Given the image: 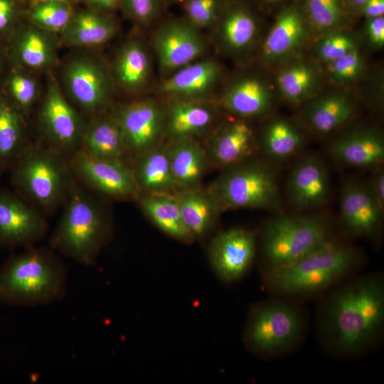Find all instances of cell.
<instances>
[{"instance_id": "obj_1", "label": "cell", "mask_w": 384, "mask_h": 384, "mask_svg": "<svg viewBox=\"0 0 384 384\" xmlns=\"http://www.w3.org/2000/svg\"><path fill=\"white\" fill-rule=\"evenodd\" d=\"M329 290L316 315V330L324 348L342 358L358 357L374 349L384 331L381 274L352 277Z\"/></svg>"}, {"instance_id": "obj_2", "label": "cell", "mask_w": 384, "mask_h": 384, "mask_svg": "<svg viewBox=\"0 0 384 384\" xmlns=\"http://www.w3.org/2000/svg\"><path fill=\"white\" fill-rule=\"evenodd\" d=\"M67 267L51 247H26L0 267V302L14 307L44 306L66 295Z\"/></svg>"}, {"instance_id": "obj_3", "label": "cell", "mask_w": 384, "mask_h": 384, "mask_svg": "<svg viewBox=\"0 0 384 384\" xmlns=\"http://www.w3.org/2000/svg\"><path fill=\"white\" fill-rule=\"evenodd\" d=\"M353 247L335 239L298 261L264 274L267 289L284 298L308 296L329 290L361 264Z\"/></svg>"}, {"instance_id": "obj_4", "label": "cell", "mask_w": 384, "mask_h": 384, "mask_svg": "<svg viewBox=\"0 0 384 384\" xmlns=\"http://www.w3.org/2000/svg\"><path fill=\"white\" fill-rule=\"evenodd\" d=\"M65 203L50 247L80 264L92 265L109 234L105 215L97 203L75 183Z\"/></svg>"}, {"instance_id": "obj_5", "label": "cell", "mask_w": 384, "mask_h": 384, "mask_svg": "<svg viewBox=\"0 0 384 384\" xmlns=\"http://www.w3.org/2000/svg\"><path fill=\"white\" fill-rule=\"evenodd\" d=\"M263 274L288 266L334 239L328 221L315 215H278L262 230Z\"/></svg>"}, {"instance_id": "obj_6", "label": "cell", "mask_w": 384, "mask_h": 384, "mask_svg": "<svg viewBox=\"0 0 384 384\" xmlns=\"http://www.w3.org/2000/svg\"><path fill=\"white\" fill-rule=\"evenodd\" d=\"M306 328V319L302 308L284 297H276L252 309L244 342L256 356L273 358L297 347Z\"/></svg>"}, {"instance_id": "obj_7", "label": "cell", "mask_w": 384, "mask_h": 384, "mask_svg": "<svg viewBox=\"0 0 384 384\" xmlns=\"http://www.w3.org/2000/svg\"><path fill=\"white\" fill-rule=\"evenodd\" d=\"M13 164L16 187L45 208L65 202L75 183L69 163L63 154L50 147L27 144Z\"/></svg>"}, {"instance_id": "obj_8", "label": "cell", "mask_w": 384, "mask_h": 384, "mask_svg": "<svg viewBox=\"0 0 384 384\" xmlns=\"http://www.w3.org/2000/svg\"><path fill=\"white\" fill-rule=\"evenodd\" d=\"M220 210L260 208L279 211L276 173L266 164L246 160L227 168L210 192Z\"/></svg>"}, {"instance_id": "obj_9", "label": "cell", "mask_w": 384, "mask_h": 384, "mask_svg": "<svg viewBox=\"0 0 384 384\" xmlns=\"http://www.w3.org/2000/svg\"><path fill=\"white\" fill-rule=\"evenodd\" d=\"M63 80L73 101L88 113L100 111L110 99L112 75L97 57L89 55L73 57L63 69Z\"/></svg>"}, {"instance_id": "obj_10", "label": "cell", "mask_w": 384, "mask_h": 384, "mask_svg": "<svg viewBox=\"0 0 384 384\" xmlns=\"http://www.w3.org/2000/svg\"><path fill=\"white\" fill-rule=\"evenodd\" d=\"M200 31L185 17L169 18L159 26L152 45L163 73L169 75L203 56L206 43Z\"/></svg>"}, {"instance_id": "obj_11", "label": "cell", "mask_w": 384, "mask_h": 384, "mask_svg": "<svg viewBox=\"0 0 384 384\" xmlns=\"http://www.w3.org/2000/svg\"><path fill=\"white\" fill-rule=\"evenodd\" d=\"M38 121L50 148L63 155L78 149L86 126L55 82L48 85Z\"/></svg>"}, {"instance_id": "obj_12", "label": "cell", "mask_w": 384, "mask_h": 384, "mask_svg": "<svg viewBox=\"0 0 384 384\" xmlns=\"http://www.w3.org/2000/svg\"><path fill=\"white\" fill-rule=\"evenodd\" d=\"M311 30L300 1L286 6L277 15L260 47V60L279 67L297 56Z\"/></svg>"}, {"instance_id": "obj_13", "label": "cell", "mask_w": 384, "mask_h": 384, "mask_svg": "<svg viewBox=\"0 0 384 384\" xmlns=\"http://www.w3.org/2000/svg\"><path fill=\"white\" fill-rule=\"evenodd\" d=\"M215 29L219 49L226 55L240 58L250 53L260 35V20L247 0H223Z\"/></svg>"}, {"instance_id": "obj_14", "label": "cell", "mask_w": 384, "mask_h": 384, "mask_svg": "<svg viewBox=\"0 0 384 384\" xmlns=\"http://www.w3.org/2000/svg\"><path fill=\"white\" fill-rule=\"evenodd\" d=\"M383 214L368 182L354 178L343 181L340 193V218L347 235L376 238L381 230Z\"/></svg>"}, {"instance_id": "obj_15", "label": "cell", "mask_w": 384, "mask_h": 384, "mask_svg": "<svg viewBox=\"0 0 384 384\" xmlns=\"http://www.w3.org/2000/svg\"><path fill=\"white\" fill-rule=\"evenodd\" d=\"M321 90L301 106L298 122L304 129L318 136L338 132L358 112L356 97L344 87Z\"/></svg>"}, {"instance_id": "obj_16", "label": "cell", "mask_w": 384, "mask_h": 384, "mask_svg": "<svg viewBox=\"0 0 384 384\" xmlns=\"http://www.w3.org/2000/svg\"><path fill=\"white\" fill-rule=\"evenodd\" d=\"M43 216L18 196L0 191V247H30L43 239Z\"/></svg>"}, {"instance_id": "obj_17", "label": "cell", "mask_w": 384, "mask_h": 384, "mask_svg": "<svg viewBox=\"0 0 384 384\" xmlns=\"http://www.w3.org/2000/svg\"><path fill=\"white\" fill-rule=\"evenodd\" d=\"M68 163L73 174L100 193L125 198L138 191L134 173L122 160L98 158L77 150Z\"/></svg>"}, {"instance_id": "obj_18", "label": "cell", "mask_w": 384, "mask_h": 384, "mask_svg": "<svg viewBox=\"0 0 384 384\" xmlns=\"http://www.w3.org/2000/svg\"><path fill=\"white\" fill-rule=\"evenodd\" d=\"M114 116L120 127L127 150L139 154L154 147L166 126V112L151 99L124 105Z\"/></svg>"}, {"instance_id": "obj_19", "label": "cell", "mask_w": 384, "mask_h": 384, "mask_svg": "<svg viewBox=\"0 0 384 384\" xmlns=\"http://www.w3.org/2000/svg\"><path fill=\"white\" fill-rule=\"evenodd\" d=\"M276 89L263 75L254 73L239 75L225 87L220 104L228 112L242 119L270 114L275 105Z\"/></svg>"}, {"instance_id": "obj_20", "label": "cell", "mask_w": 384, "mask_h": 384, "mask_svg": "<svg viewBox=\"0 0 384 384\" xmlns=\"http://www.w3.org/2000/svg\"><path fill=\"white\" fill-rule=\"evenodd\" d=\"M256 253L253 232L233 228L218 234L211 241L208 256L212 267L222 280L240 279L251 267Z\"/></svg>"}, {"instance_id": "obj_21", "label": "cell", "mask_w": 384, "mask_h": 384, "mask_svg": "<svg viewBox=\"0 0 384 384\" xmlns=\"http://www.w3.org/2000/svg\"><path fill=\"white\" fill-rule=\"evenodd\" d=\"M338 163L351 167L376 168L384 160V136L372 125L351 127L335 136L328 146Z\"/></svg>"}, {"instance_id": "obj_22", "label": "cell", "mask_w": 384, "mask_h": 384, "mask_svg": "<svg viewBox=\"0 0 384 384\" xmlns=\"http://www.w3.org/2000/svg\"><path fill=\"white\" fill-rule=\"evenodd\" d=\"M329 194V175L324 161L314 155L299 159L287 180L290 206L302 210L317 208L327 201Z\"/></svg>"}, {"instance_id": "obj_23", "label": "cell", "mask_w": 384, "mask_h": 384, "mask_svg": "<svg viewBox=\"0 0 384 384\" xmlns=\"http://www.w3.org/2000/svg\"><path fill=\"white\" fill-rule=\"evenodd\" d=\"M11 65L26 70H46L57 61L56 43L52 33L33 24L19 25L6 41Z\"/></svg>"}, {"instance_id": "obj_24", "label": "cell", "mask_w": 384, "mask_h": 384, "mask_svg": "<svg viewBox=\"0 0 384 384\" xmlns=\"http://www.w3.org/2000/svg\"><path fill=\"white\" fill-rule=\"evenodd\" d=\"M221 75L218 62L198 60L170 74L160 84L158 91L172 101H199L216 88Z\"/></svg>"}, {"instance_id": "obj_25", "label": "cell", "mask_w": 384, "mask_h": 384, "mask_svg": "<svg viewBox=\"0 0 384 384\" xmlns=\"http://www.w3.org/2000/svg\"><path fill=\"white\" fill-rule=\"evenodd\" d=\"M277 68L276 91L290 105L301 107L322 90L324 73L313 60L296 56Z\"/></svg>"}, {"instance_id": "obj_26", "label": "cell", "mask_w": 384, "mask_h": 384, "mask_svg": "<svg viewBox=\"0 0 384 384\" xmlns=\"http://www.w3.org/2000/svg\"><path fill=\"white\" fill-rule=\"evenodd\" d=\"M254 130L247 119L237 117L223 124L210 143V154L220 167L229 168L253 154L256 143Z\"/></svg>"}, {"instance_id": "obj_27", "label": "cell", "mask_w": 384, "mask_h": 384, "mask_svg": "<svg viewBox=\"0 0 384 384\" xmlns=\"http://www.w3.org/2000/svg\"><path fill=\"white\" fill-rule=\"evenodd\" d=\"M151 75V60L145 44L138 39L125 41L114 58L112 77L117 85L129 93L142 90Z\"/></svg>"}, {"instance_id": "obj_28", "label": "cell", "mask_w": 384, "mask_h": 384, "mask_svg": "<svg viewBox=\"0 0 384 384\" xmlns=\"http://www.w3.org/2000/svg\"><path fill=\"white\" fill-rule=\"evenodd\" d=\"M304 129L297 120L272 117L260 129L258 146L268 160L284 161L295 155L304 146Z\"/></svg>"}, {"instance_id": "obj_29", "label": "cell", "mask_w": 384, "mask_h": 384, "mask_svg": "<svg viewBox=\"0 0 384 384\" xmlns=\"http://www.w3.org/2000/svg\"><path fill=\"white\" fill-rule=\"evenodd\" d=\"M117 32V24L110 13L87 8L74 11L62 34L66 45L95 47L108 42Z\"/></svg>"}, {"instance_id": "obj_30", "label": "cell", "mask_w": 384, "mask_h": 384, "mask_svg": "<svg viewBox=\"0 0 384 384\" xmlns=\"http://www.w3.org/2000/svg\"><path fill=\"white\" fill-rule=\"evenodd\" d=\"M78 150L89 155L122 160L127 148L114 116H103L86 127Z\"/></svg>"}, {"instance_id": "obj_31", "label": "cell", "mask_w": 384, "mask_h": 384, "mask_svg": "<svg viewBox=\"0 0 384 384\" xmlns=\"http://www.w3.org/2000/svg\"><path fill=\"white\" fill-rule=\"evenodd\" d=\"M166 114V126L176 140L191 139L209 127L214 112L199 101H172Z\"/></svg>"}, {"instance_id": "obj_32", "label": "cell", "mask_w": 384, "mask_h": 384, "mask_svg": "<svg viewBox=\"0 0 384 384\" xmlns=\"http://www.w3.org/2000/svg\"><path fill=\"white\" fill-rule=\"evenodd\" d=\"M134 178L138 188L148 193H168L179 186L174 176L168 150L152 147L142 154Z\"/></svg>"}, {"instance_id": "obj_33", "label": "cell", "mask_w": 384, "mask_h": 384, "mask_svg": "<svg viewBox=\"0 0 384 384\" xmlns=\"http://www.w3.org/2000/svg\"><path fill=\"white\" fill-rule=\"evenodd\" d=\"M139 204L145 215L164 233L183 242L194 238L184 225L175 196L168 193H147Z\"/></svg>"}, {"instance_id": "obj_34", "label": "cell", "mask_w": 384, "mask_h": 384, "mask_svg": "<svg viewBox=\"0 0 384 384\" xmlns=\"http://www.w3.org/2000/svg\"><path fill=\"white\" fill-rule=\"evenodd\" d=\"M175 198L183 222L193 238L206 234L220 211L211 193L183 188Z\"/></svg>"}, {"instance_id": "obj_35", "label": "cell", "mask_w": 384, "mask_h": 384, "mask_svg": "<svg viewBox=\"0 0 384 384\" xmlns=\"http://www.w3.org/2000/svg\"><path fill=\"white\" fill-rule=\"evenodd\" d=\"M25 114L0 90V165L14 162L27 145Z\"/></svg>"}, {"instance_id": "obj_36", "label": "cell", "mask_w": 384, "mask_h": 384, "mask_svg": "<svg viewBox=\"0 0 384 384\" xmlns=\"http://www.w3.org/2000/svg\"><path fill=\"white\" fill-rule=\"evenodd\" d=\"M168 151L179 187L192 188L201 180L206 169V157L203 149L191 139H186L176 140Z\"/></svg>"}, {"instance_id": "obj_37", "label": "cell", "mask_w": 384, "mask_h": 384, "mask_svg": "<svg viewBox=\"0 0 384 384\" xmlns=\"http://www.w3.org/2000/svg\"><path fill=\"white\" fill-rule=\"evenodd\" d=\"M311 30L321 35L346 28L351 12L344 0H300Z\"/></svg>"}, {"instance_id": "obj_38", "label": "cell", "mask_w": 384, "mask_h": 384, "mask_svg": "<svg viewBox=\"0 0 384 384\" xmlns=\"http://www.w3.org/2000/svg\"><path fill=\"white\" fill-rule=\"evenodd\" d=\"M1 80V90L26 114L35 104L39 88L36 80L24 69L11 65Z\"/></svg>"}, {"instance_id": "obj_39", "label": "cell", "mask_w": 384, "mask_h": 384, "mask_svg": "<svg viewBox=\"0 0 384 384\" xmlns=\"http://www.w3.org/2000/svg\"><path fill=\"white\" fill-rule=\"evenodd\" d=\"M71 1L46 0L30 5L27 17L30 23L49 33L63 32L70 22L74 11Z\"/></svg>"}, {"instance_id": "obj_40", "label": "cell", "mask_w": 384, "mask_h": 384, "mask_svg": "<svg viewBox=\"0 0 384 384\" xmlns=\"http://www.w3.org/2000/svg\"><path fill=\"white\" fill-rule=\"evenodd\" d=\"M360 44L357 33L343 28L321 35L314 43L312 52L316 60L325 65L360 48Z\"/></svg>"}, {"instance_id": "obj_41", "label": "cell", "mask_w": 384, "mask_h": 384, "mask_svg": "<svg viewBox=\"0 0 384 384\" xmlns=\"http://www.w3.org/2000/svg\"><path fill=\"white\" fill-rule=\"evenodd\" d=\"M366 70L364 55L358 48L325 64L324 73L336 87H345L361 80Z\"/></svg>"}, {"instance_id": "obj_42", "label": "cell", "mask_w": 384, "mask_h": 384, "mask_svg": "<svg viewBox=\"0 0 384 384\" xmlns=\"http://www.w3.org/2000/svg\"><path fill=\"white\" fill-rule=\"evenodd\" d=\"M223 0H182L185 18L198 29L214 28Z\"/></svg>"}, {"instance_id": "obj_43", "label": "cell", "mask_w": 384, "mask_h": 384, "mask_svg": "<svg viewBox=\"0 0 384 384\" xmlns=\"http://www.w3.org/2000/svg\"><path fill=\"white\" fill-rule=\"evenodd\" d=\"M166 6L165 0H121L119 8L132 21L147 26L160 17Z\"/></svg>"}, {"instance_id": "obj_44", "label": "cell", "mask_w": 384, "mask_h": 384, "mask_svg": "<svg viewBox=\"0 0 384 384\" xmlns=\"http://www.w3.org/2000/svg\"><path fill=\"white\" fill-rule=\"evenodd\" d=\"M21 0H0V41H6L20 25Z\"/></svg>"}, {"instance_id": "obj_45", "label": "cell", "mask_w": 384, "mask_h": 384, "mask_svg": "<svg viewBox=\"0 0 384 384\" xmlns=\"http://www.w3.org/2000/svg\"><path fill=\"white\" fill-rule=\"evenodd\" d=\"M364 35L367 43L373 48L384 45V16L366 18Z\"/></svg>"}, {"instance_id": "obj_46", "label": "cell", "mask_w": 384, "mask_h": 384, "mask_svg": "<svg viewBox=\"0 0 384 384\" xmlns=\"http://www.w3.org/2000/svg\"><path fill=\"white\" fill-rule=\"evenodd\" d=\"M375 169L368 183L376 201L384 210V169L381 165Z\"/></svg>"}, {"instance_id": "obj_47", "label": "cell", "mask_w": 384, "mask_h": 384, "mask_svg": "<svg viewBox=\"0 0 384 384\" xmlns=\"http://www.w3.org/2000/svg\"><path fill=\"white\" fill-rule=\"evenodd\" d=\"M355 14L361 15L366 18L384 16V0H368Z\"/></svg>"}, {"instance_id": "obj_48", "label": "cell", "mask_w": 384, "mask_h": 384, "mask_svg": "<svg viewBox=\"0 0 384 384\" xmlns=\"http://www.w3.org/2000/svg\"><path fill=\"white\" fill-rule=\"evenodd\" d=\"M90 9L111 13L119 8L121 0H82Z\"/></svg>"}, {"instance_id": "obj_49", "label": "cell", "mask_w": 384, "mask_h": 384, "mask_svg": "<svg viewBox=\"0 0 384 384\" xmlns=\"http://www.w3.org/2000/svg\"><path fill=\"white\" fill-rule=\"evenodd\" d=\"M368 0H344L345 4L351 14L356 13L357 9Z\"/></svg>"}, {"instance_id": "obj_50", "label": "cell", "mask_w": 384, "mask_h": 384, "mask_svg": "<svg viewBox=\"0 0 384 384\" xmlns=\"http://www.w3.org/2000/svg\"><path fill=\"white\" fill-rule=\"evenodd\" d=\"M8 62V58L5 50V47L0 43V82L5 72V65Z\"/></svg>"}, {"instance_id": "obj_51", "label": "cell", "mask_w": 384, "mask_h": 384, "mask_svg": "<svg viewBox=\"0 0 384 384\" xmlns=\"http://www.w3.org/2000/svg\"><path fill=\"white\" fill-rule=\"evenodd\" d=\"M260 1L266 5L275 6V5H279L288 0H260Z\"/></svg>"}, {"instance_id": "obj_52", "label": "cell", "mask_w": 384, "mask_h": 384, "mask_svg": "<svg viewBox=\"0 0 384 384\" xmlns=\"http://www.w3.org/2000/svg\"><path fill=\"white\" fill-rule=\"evenodd\" d=\"M166 1V5L167 6H169L170 4H173V3H175L178 1H182V0H165Z\"/></svg>"}, {"instance_id": "obj_53", "label": "cell", "mask_w": 384, "mask_h": 384, "mask_svg": "<svg viewBox=\"0 0 384 384\" xmlns=\"http://www.w3.org/2000/svg\"><path fill=\"white\" fill-rule=\"evenodd\" d=\"M30 1V3L31 2V4H34L36 2H38V1H46V0H28ZM67 1H71V0H67Z\"/></svg>"}, {"instance_id": "obj_54", "label": "cell", "mask_w": 384, "mask_h": 384, "mask_svg": "<svg viewBox=\"0 0 384 384\" xmlns=\"http://www.w3.org/2000/svg\"><path fill=\"white\" fill-rule=\"evenodd\" d=\"M2 168H3V167L0 165V171H1V170L2 169Z\"/></svg>"}]
</instances>
